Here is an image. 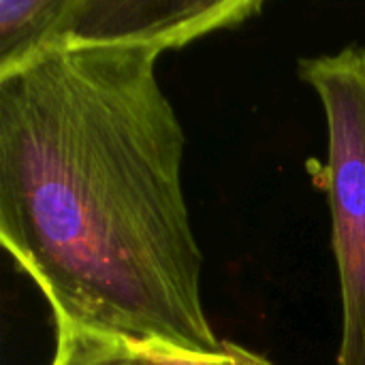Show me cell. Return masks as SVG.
I'll list each match as a JSON object with an SVG mask.
<instances>
[{"instance_id":"cell-1","label":"cell","mask_w":365,"mask_h":365,"mask_svg":"<svg viewBox=\"0 0 365 365\" xmlns=\"http://www.w3.org/2000/svg\"><path fill=\"white\" fill-rule=\"evenodd\" d=\"M160 56L68 45L0 75V242L56 325L218 355Z\"/></svg>"},{"instance_id":"cell-2","label":"cell","mask_w":365,"mask_h":365,"mask_svg":"<svg viewBox=\"0 0 365 365\" xmlns=\"http://www.w3.org/2000/svg\"><path fill=\"white\" fill-rule=\"evenodd\" d=\"M261 0H0V75L68 45H141L180 49L235 28Z\"/></svg>"},{"instance_id":"cell-3","label":"cell","mask_w":365,"mask_h":365,"mask_svg":"<svg viewBox=\"0 0 365 365\" xmlns=\"http://www.w3.org/2000/svg\"><path fill=\"white\" fill-rule=\"evenodd\" d=\"M327 122L325 192L342 299L336 365H365V47L299 60Z\"/></svg>"},{"instance_id":"cell-4","label":"cell","mask_w":365,"mask_h":365,"mask_svg":"<svg viewBox=\"0 0 365 365\" xmlns=\"http://www.w3.org/2000/svg\"><path fill=\"white\" fill-rule=\"evenodd\" d=\"M51 365H272L265 357L229 342L218 355H199L175 346L56 325Z\"/></svg>"}]
</instances>
